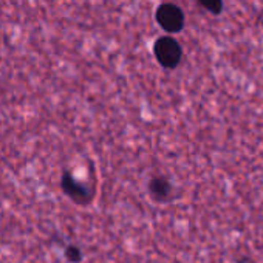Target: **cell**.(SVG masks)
Here are the masks:
<instances>
[{
    "label": "cell",
    "mask_w": 263,
    "mask_h": 263,
    "mask_svg": "<svg viewBox=\"0 0 263 263\" xmlns=\"http://www.w3.org/2000/svg\"><path fill=\"white\" fill-rule=\"evenodd\" d=\"M65 258H67L68 261H71V263H78V261H81V258H82V251H81L78 246L70 245V246L65 248Z\"/></svg>",
    "instance_id": "cell-6"
},
{
    "label": "cell",
    "mask_w": 263,
    "mask_h": 263,
    "mask_svg": "<svg viewBox=\"0 0 263 263\" xmlns=\"http://www.w3.org/2000/svg\"><path fill=\"white\" fill-rule=\"evenodd\" d=\"M149 192L152 194V197L155 200L163 201V200L169 198V195L172 192V184L164 177H155L149 183Z\"/></svg>",
    "instance_id": "cell-4"
},
{
    "label": "cell",
    "mask_w": 263,
    "mask_h": 263,
    "mask_svg": "<svg viewBox=\"0 0 263 263\" xmlns=\"http://www.w3.org/2000/svg\"><path fill=\"white\" fill-rule=\"evenodd\" d=\"M154 53L160 65H163L164 68H175L180 64L181 56H183V50L180 44L171 36L160 37L155 42Z\"/></svg>",
    "instance_id": "cell-1"
},
{
    "label": "cell",
    "mask_w": 263,
    "mask_h": 263,
    "mask_svg": "<svg viewBox=\"0 0 263 263\" xmlns=\"http://www.w3.org/2000/svg\"><path fill=\"white\" fill-rule=\"evenodd\" d=\"M198 4L204 10L212 13V14H220L221 10H223V2H221V0H198Z\"/></svg>",
    "instance_id": "cell-5"
},
{
    "label": "cell",
    "mask_w": 263,
    "mask_h": 263,
    "mask_svg": "<svg viewBox=\"0 0 263 263\" xmlns=\"http://www.w3.org/2000/svg\"><path fill=\"white\" fill-rule=\"evenodd\" d=\"M157 22L167 33H178L184 27V14L174 4H163L157 10Z\"/></svg>",
    "instance_id": "cell-2"
},
{
    "label": "cell",
    "mask_w": 263,
    "mask_h": 263,
    "mask_svg": "<svg viewBox=\"0 0 263 263\" xmlns=\"http://www.w3.org/2000/svg\"><path fill=\"white\" fill-rule=\"evenodd\" d=\"M61 187L67 197H70L73 201L79 204H87L91 200L90 191L68 172H65L61 178Z\"/></svg>",
    "instance_id": "cell-3"
}]
</instances>
